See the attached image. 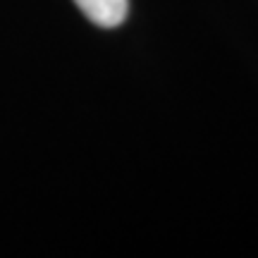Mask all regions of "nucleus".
I'll list each match as a JSON object with an SVG mask.
<instances>
[{
  "label": "nucleus",
  "mask_w": 258,
  "mask_h": 258,
  "mask_svg": "<svg viewBox=\"0 0 258 258\" xmlns=\"http://www.w3.org/2000/svg\"><path fill=\"white\" fill-rule=\"evenodd\" d=\"M93 24L112 29L127 17V0H74Z\"/></svg>",
  "instance_id": "obj_1"
}]
</instances>
